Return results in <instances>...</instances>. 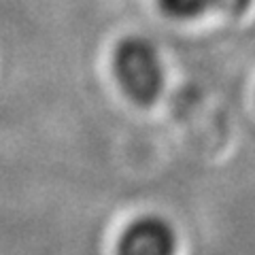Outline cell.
<instances>
[{"label": "cell", "mask_w": 255, "mask_h": 255, "mask_svg": "<svg viewBox=\"0 0 255 255\" xmlns=\"http://www.w3.org/2000/svg\"><path fill=\"white\" fill-rule=\"evenodd\" d=\"M211 2H213V11L226 15H241L243 11H247L251 0H211Z\"/></svg>", "instance_id": "277c9868"}, {"label": "cell", "mask_w": 255, "mask_h": 255, "mask_svg": "<svg viewBox=\"0 0 255 255\" xmlns=\"http://www.w3.org/2000/svg\"><path fill=\"white\" fill-rule=\"evenodd\" d=\"M177 236L170 223L162 217H140L124 230L117 255H174Z\"/></svg>", "instance_id": "7a4b0ae2"}, {"label": "cell", "mask_w": 255, "mask_h": 255, "mask_svg": "<svg viewBox=\"0 0 255 255\" xmlns=\"http://www.w3.org/2000/svg\"><path fill=\"white\" fill-rule=\"evenodd\" d=\"M159 6L174 19H196L206 11H213L211 0H159Z\"/></svg>", "instance_id": "3957f363"}, {"label": "cell", "mask_w": 255, "mask_h": 255, "mask_svg": "<svg viewBox=\"0 0 255 255\" xmlns=\"http://www.w3.org/2000/svg\"><path fill=\"white\" fill-rule=\"evenodd\" d=\"M113 73L119 87L136 105H153L164 87V66L159 53L147 38L128 36L113 51Z\"/></svg>", "instance_id": "6da1fadb"}]
</instances>
